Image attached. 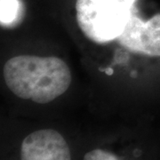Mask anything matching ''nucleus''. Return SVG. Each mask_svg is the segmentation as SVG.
<instances>
[{"instance_id": "nucleus-1", "label": "nucleus", "mask_w": 160, "mask_h": 160, "mask_svg": "<svg viewBox=\"0 0 160 160\" xmlns=\"http://www.w3.org/2000/svg\"><path fill=\"white\" fill-rule=\"evenodd\" d=\"M4 78L7 87L19 98L47 103L68 90L71 73L60 58L19 55L6 62Z\"/></svg>"}, {"instance_id": "nucleus-2", "label": "nucleus", "mask_w": 160, "mask_h": 160, "mask_svg": "<svg viewBox=\"0 0 160 160\" xmlns=\"http://www.w3.org/2000/svg\"><path fill=\"white\" fill-rule=\"evenodd\" d=\"M138 0H77V22L83 34L97 44L117 39L136 13Z\"/></svg>"}, {"instance_id": "nucleus-4", "label": "nucleus", "mask_w": 160, "mask_h": 160, "mask_svg": "<svg viewBox=\"0 0 160 160\" xmlns=\"http://www.w3.org/2000/svg\"><path fill=\"white\" fill-rule=\"evenodd\" d=\"M22 160H71L68 143L52 129L33 132L23 140Z\"/></svg>"}, {"instance_id": "nucleus-6", "label": "nucleus", "mask_w": 160, "mask_h": 160, "mask_svg": "<svg viewBox=\"0 0 160 160\" xmlns=\"http://www.w3.org/2000/svg\"><path fill=\"white\" fill-rule=\"evenodd\" d=\"M83 160H120L113 153L104 149H93L87 152Z\"/></svg>"}, {"instance_id": "nucleus-5", "label": "nucleus", "mask_w": 160, "mask_h": 160, "mask_svg": "<svg viewBox=\"0 0 160 160\" xmlns=\"http://www.w3.org/2000/svg\"><path fill=\"white\" fill-rule=\"evenodd\" d=\"M1 25L5 28L13 29L20 25L25 15L22 0H0Z\"/></svg>"}, {"instance_id": "nucleus-3", "label": "nucleus", "mask_w": 160, "mask_h": 160, "mask_svg": "<svg viewBox=\"0 0 160 160\" xmlns=\"http://www.w3.org/2000/svg\"><path fill=\"white\" fill-rule=\"evenodd\" d=\"M127 51L148 56H160V13L143 21L134 13L117 38Z\"/></svg>"}]
</instances>
